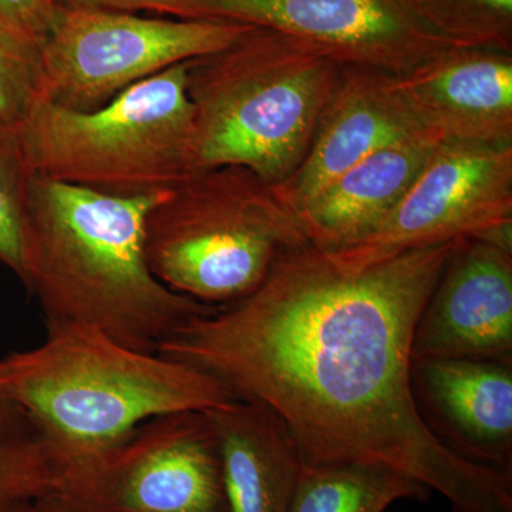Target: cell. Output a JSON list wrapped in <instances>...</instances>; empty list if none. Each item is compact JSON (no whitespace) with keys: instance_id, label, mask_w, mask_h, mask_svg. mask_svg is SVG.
<instances>
[{"instance_id":"obj_1","label":"cell","mask_w":512,"mask_h":512,"mask_svg":"<svg viewBox=\"0 0 512 512\" xmlns=\"http://www.w3.org/2000/svg\"><path fill=\"white\" fill-rule=\"evenodd\" d=\"M456 242L360 271L301 245L254 292L187 320L157 353L265 404L305 463L379 464L437 491L454 512H512L511 471L458 456L414 402V329Z\"/></svg>"},{"instance_id":"obj_2","label":"cell","mask_w":512,"mask_h":512,"mask_svg":"<svg viewBox=\"0 0 512 512\" xmlns=\"http://www.w3.org/2000/svg\"><path fill=\"white\" fill-rule=\"evenodd\" d=\"M170 191V190H168ZM163 192L119 197L33 174L22 221V282L46 322L90 326L138 352L214 312L151 274L144 224Z\"/></svg>"},{"instance_id":"obj_3","label":"cell","mask_w":512,"mask_h":512,"mask_svg":"<svg viewBox=\"0 0 512 512\" xmlns=\"http://www.w3.org/2000/svg\"><path fill=\"white\" fill-rule=\"evenodd\" d=\"M0 389L55 448L62 477L154 417L239 399L197 367L69 322H46L40 345L0 360Z\"/></svg>"},{"instance_id":"obj_4","label":"cell","mask_w":512,"mask_h":512,"mask_svg":"<svg viewBox=\"0 0 512 512\" xmlns=\"http://www.w3.org/2000/svg\"><path fill=\"white\" fill-rule=\"evenodd\" d=\"M343 67L318 46L259 26L188 60L197 170L237 165L281 184L308 153Z\"/></svg>"},{"instance_id":"obj_5","label":"cell","mask_w":512,"mask_h":512,"mask_svg":"<svg viewBox=\"0 0 512 512\" xmlns=\"http://www.w3.org/2000/svg\"><path fill=\"white\" fill-rule=\"evenodd\" d=\"M305 244L274 185L237 165L194 171L165 192L144 224L151 274L214 308L254 292L279 256Z\"/></svg>"},{"instance_id":"obj_6","label":"cell","mask_w":512,"mask_h":512,"mask_svg":"<svg viewBox=\"0 0 512 512\" xmlns=\"http://www.w3.org/2000/svg\"><path fill=\"white\" fill-rule=\"evenodd\" d=\"M33 173L119 197L173 190L195 167L187 62L128 87L100 109L42 103L22 128Z\"/></svg>"},{"instance_id":"obj_7","label":"cell","mask_w":512,"mask_h":512,"mask_svg":"<svg viewBox=\"0 0 512 512\" xmlns=\"http://www.w3.org/2000/svg\"><path fill=\"white\" fill-rule=\"evenodd\" d=\"M251 25L161 18L101 9H59L40 55L46 103L93 111L175 64L229 45Z\"/></svg>"},{"instance_id":"obj_8","label":"cell","mask_w":512,"mask_h":512,"mask_svg":"<svg viewBox=\"0 0 512 512\" xmlns=\"http://www.w3.org/2000/svg\"><path fill=\"white\" fill-rule=\"evenodd\" d=\"M55 493L94 512H227L208 412L154 417L63 474Z\"/></svg>"},{"instance_id":"obj_9","label":"cell","mask_w":512,"mask_h":512,"mask_svg":"<svg viewBox=\"0 0 512 512\" xmlns=\"http://www.w3.org/2000/svg\"><path fill=\"white\" fill-rule=\"evenodd\" d=\"M464 238L512 239V144L443 141L396 208L369 235L330 258L360 271L413 249Z\"/></svg>"},{"instance_id":"obj_10","label":"cell","mask_w":512,"mask_h":512,"mask_svg":"<svg viewBox=\"0 0 512 512\" xmlns=\"http://www.w3.org/2000/svg\"><path fill=\"white\" fill-rule=\"evenodd\" d=\"M181 19L221 20L298 37L343 66L412 72L454 43L407 0H178Z\"/></svg>"},{"instance_id":"obj_11","label":"cell","mask_w":512,"mask_h":512,"mask_svg":"<svg viewBox=\"0 0 512 512\" xmlns=\"http://www.w3.org/2000/svg\"><path fill=\"white\" fill-rule=\"evenodd\" d=\"M412 356L512 365V248L458 239L417 320Z\"/></svg>"},{"instance_id":"obj_12","label":"cell","mask_w":512,"mask_h":512,"mask_svg":"<svg viewBox=\"0 0 512 512\" xmlns=\"http://www.w3.org/2000/svg\"><path fill=\"white\" fill-rule=\"evenodd\" d=\"M393 83L414 119L441 141L512 144L511 53L450 47L394 74Z\"/></svg>"},{"instance_id":"obj_13","label":"cell","mask_w":512,"mask_h":512,"mask_svg":"<svg viewBox=\"0 0 512 512\" xmlns=\"http://www.w3.org/2000/svg\"><path fill=\"white\" fill-rule=\"evenodd\" d=\"M393 76L370 67H343L308 153L285 181L274 185L289 210L298 211L377 148L427 131L397 92Z\"/></svg>"},{"instance_id":"obj_14","label":"cell","mask_w":512,"mask_h":512,"mask_svg":"<svg viewBox=\"0 0 512 512\" xmlns=\"http://www.w3.org/2000/svg\"><path fill=\"white\" fill-rule=\"evenodd\" d=\"M412 390L421 419L458 456L511 471L512 365L416 359Z\"/></svg>"},{"instance_id":"obj_15","label":"cell","mask_w":512,"mask_h":512,"mask_svg":"<svg viewBox=\"0 0 512 512\" xmlns=\"http://www.w3.org/2000/svg\"><path fill=\"white\" fill-rule=\"evenodd\" d=\"M443 141L430 131L377 148L295 212L305 238L326 252L369 235L402 201Z\"/></svg>"},{"instance_id":"obj_16","label":"cell","mask_w":512,"mask_h":512,"mask_svg":"<svg viewBox=\"0 0 512 512\" xmlns=\"http://www.w3.org/2000/svg\"><path fill=\"white\" fill-rule=\"evenodd\" d=\"M208 414L220 446L227 512H288L303 457L284 421L247 399Z\"/></svg>"},{"instance_id":"obj_17","label":"cell","mask_w":512,"mask_h":512,"mask_svg":"<svg viewBox=\"0 0 512 512\" xmlns=\"http://www.w3.org/2000/svg\"><path fill=\"white\" fill-rule=\"evenodd\" d=\"M430 490L379 464L305 463L288 512H386L400 500H424Z\"/></svg>"},{"instance_id":"obj_18","label":"cell","mask_w":512,"mask_h":512,"mask_svg":"<svg viewBox=\"0 0 512 512\" xmlns=\"http://www.w3.org/2000/svg\"><path fill=\"white\" fill-rule=\"evenodd\" d=\"M434 32L457 46L512 55V0H407Z\"/></svg>"},{"instance_id":"obj_19","label":"cell","mask_w":512,"mask_h":512,"mask_svg":"<svg viewBox=\"0 0 512 512\" xmlns=\"http://www.w3.org/2000/svg\"><path fill=\"white\" fill-rule=\"evenodd\" d=\"M60 481L59 457L39 431L0 437V507L55 493Z\"/></svg>"},{"instance_id":"obj_20","label":"cell","mask_w":512,"mask_h":512,"mask_svg":"<svg viewBox=\"0 0 512 512\" xmlns=\"http://www.w3.org/2000/svg\"><path fill=\"white\" fill-rule=\"evenodd\" d=\"M33 174L22 130L0 123V264L20 281L23 212Z\"/></svg>"},{"instance_id":"obj_21","label":"cell","mask_w":512,"mask_h":512,"mask_svg":"<svg viewBox=\"0 0 512 512\" xmlns=\"http://www.w3.org/2000/svg\"><path fill=\"white\" fill-rule=\"evenodd\" d=\"M42 103L40 47L0 28V123L22 130Z\"/></svg>"},{"instance_id":"obj_22","label":"cell","mask_w":512,"mask_h":512,"mask_svg":"<svg viewBox=\"0 0 512 512\" xmlns=\"http://www.w3.org/2000/svg\"><path fill=\"white\" fill-rule=\"evenodd\" d=\"M57 15V0H0V28L37 47L52 32Z\"/></svg>"},{"instance_id":"obj_23","label":"cell","mask_w":512,"mask_h":512,"mask_svg":"<svg viewBox=\"0 0 512 512\" xmlns=\"http://www.w3.org/2000/svg\"><path fill=\"white\" fill-rule=\"evenodd\" d=\"M59 9H101L181 19L178 0H57Z\"/></svg>"},{"instance_id":"obj_24","label":"cell","mask_w":512,"mask_h":512,"mask_svg":"<svg viewBox=\"0 0 512 512\" xmlns=\"http://www.w3.org/2000/svg\"><path fill=\"white\" fill-rule=\"evenodd\" d=\"M35 430L28 416L0 389V437L20 436Z\"/></svg>"},{"instance_id":"obj_25","label":"cell","mask_w":512,"mask_h":512,"mask_svg":"<svg viewBox=\"0 0 512 512\" xmlns=\"http://www.w3.org/2000/svg\"><path fill=\"white\" fill-rule=\"evenodd\" d=\"M35 512H94L72 503L57 493L43 495L32 501Z\"/></svg>"},{"instance_id":"obj_26","label":"cell","mask_w":512,"mask_h":512,"mask_svg":"<svg viewBox=\"0 0 512 512\" xmlns=\"http://www.w3.org/2000/svg\"><path fill=\"white\" fill-rule=\"evenodd\" d=\"M32 501H20V503L3 505V507H0V512H35Z\"/></svg>"}]
</instances>
